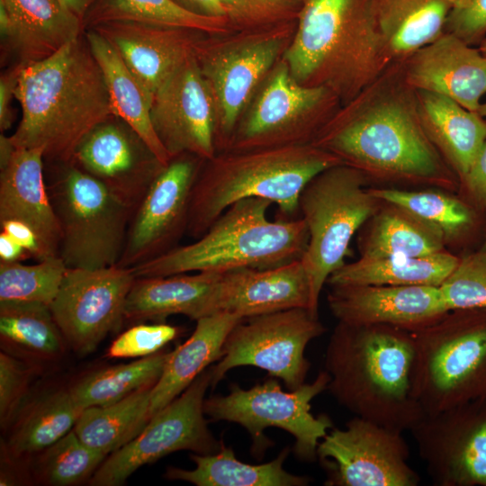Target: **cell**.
I'll list each match as a JSON object with an SVG mask.
<instances>
[{
  "label": "cell",
  "mask_w": 486,
  "mask_h": 486,
  "mask_svg": "<svg viewBox=\"0 0 486 486\" xmlns=\"http://www.w3.org/2000/svg\"><path fill=\"white\" fill-rule=\"evenodd\" d=\"M418 115L433 145L463 179L486 140V122L453 99L418 91Z\"/></svg>",
  "instance_id": "28"
},
{
  "label": "cell",
  "mask_w": 486,
  "mask_h": 486,
  "mask_svg": "<svg viewBox=\"0 0 486 486\" xmlns=\"http://www.w3.org/2000/svg\"><path fill=\"white\" fill-rule=\"evenodd\" d=\"M153 387H142L108 405L84 409L73 430L89 447L111 454L134 439L150 420Z\"/></svg>",
  "instance_id": "35"
},
{
  "label": "cell",
  "mask_w": 486,
  "mask_h": 486,
  "mask_svg": "<svg viewBox=\"0 0 486 486\" xmlns=\"http://www.w3.org/2000/svg\"><path fill=\"white\" fill-rule=\"evenodd\" d=\"M478 112L486 122V103L481 104Z\"/></svg>",
  "instance_id": "57"
},
{
  "label": "cell",
  "mask_w": 486,
  "mask_h": 486,
  "mask_svg": "<svg viewBox=\"0 0 486 486\" xmlns=\"http://www.w3.org/2000/svg\"><path fill=\"white\" fill-rule=\"evenodd\" d=\"M439 289L448 310L486 309V252L460 258Z\"/></svg>",
  "instance_id": "43"
},
{
  "label": "cell",
  "mask_w": 486,
  "mask_h": 486,
  "mask_svg": "<svg viewBox=\"0 0 486 486\" xmlns=\"http://www.w3.org/2000/svg\"><path fill=\"white\" fill-rule=\"evenodd\" d=\"M211 367L178 397L153 415L130 442L109 454L89 479L94 486H119L139 468L180 450L209 454L220 450L208 428L203 403L211 387Z\"/></svg>",
  "instance_id": "13"
},
{
  "label": "cell",
  "mask_w": 486,
  "mask_h": 486,
  "mask_svg": "<svg viewBox=\"0 0 486 486\" xmlns=\"http://www.w3.org/2000/svg\"><path fill=\"white\" fill-rule=\"evenodd\" d=\"M72 13L82 19L94 0H60Z\"/></svg>",
  "instance_id": "54"
},
{
  "label": "cell",
  "mask_w": 486,
  "mask_h": 486,
  "mask_svg": "<svg viewBox=\"0 0 486 486\" xmlns=\"http://www.w3.org/2000/svg\"><path fill=\"white\" fill-rule=\"evenodd\" d=\"M462 180L472 198L486 207V140Z\"/></svg>",
  "instance_id": "49"
},
{
  "label": "cell",
  "mask_w": 486,
  "mask_h": 486,
  "mask_svg": "<svg viewBox=\"0 0 486 486\" xmlns=\"http://www.w3.org/2000/svg\"><path fill=\"white\" fill-rule=\"evenodd\" d=\"M326 332L319 316L294 308L242 319L229 333L221 356L211 367L214 388L232 368L254 366L281 379L288 390L305 382L308 344Z\"/></svg>",
  "instance_id": "11"
},
{
  "label": "cell",
  "mask_w": 486,
  "mask_h": 486,
  "mask_svg": "<svg viewBox=\"0 0 486 486\" xmlns=\"http://www.w3.org/2000/svg\"><path fill=\"white\" fill-rule=\"evenodd\" d=\"M459 259L446 250L418 257H360L335 271L327 284L440 286Z\"/></svg>",
  "instance_id": "34"
},
{
  "label": "cell",
  "mask_w": 486,
  "mask_h": 486,
  "mask_svg": "<svg viewBox=\"0 0 486 486\" xmlns=\"http://www.w3.org/2000/svg\"><path fill=\"white\" fill-rule=\"evenodd\" d=\"M31 258L30 254L5 232L0 233V262H21Z\"/></svg>",
  "instance_id": "51"
},
{
  "label": "cell",
  "mask_w": 486,
  "mask_h": 486,
  "mask_svg": "<svg viewBox=\"0 0 486 486\" xmlns=\"http://www.w3.org/2000/svg\"><path fill=\"white\" fill-rule=\"evenodd\" d=\"M328 381V373L322 370L313 382L288 392L274 379L249 389L231 383L228 394L205 398L203 410L211 420L245 428L251 436L255 456L262 455L272 445L264 430L274 427L294 437L293 451L298 459L313 462L320 442L334 427L328 416L315 417L310 411L312 400L327 390Z\"/></svg>",
  "instance_id": "10"
},
{
  "label": "cell",
  "mask_w": 486,
  "mask_h": 486,
  "mask_svg": "<svg viewBox=\"0 0 486 486\" xmlns=\"http://www.w3.org/2000/svg\"><path fill=\"white\" fill-rule=\"evenodd\" d=\"M10 17L9 41L25 60L44 59L79 38L81 18L60 0H0Z\"/></svg>",
  "instance_id": "30"
},
{
  "label": "cell",
  "mask_w": 486,
  "mask_h": 486,
  "mask_svg": "<svg viewBox=\"0 0 486 486\" xmlns=\"http://www.w3.org/2000/svg\"><path fill=\"white\" fill-rule=\"evenodd\" d=\"M44 160L40 149L16 148L0 169V221L30 226L53 257L59 256L61 229L47 189Z\"/></svg>",
  "instance_id": "25"
},
{
  "label": "cell",
  "mask_w": 486,
  "mask_h": 486,
  "mask_svg": "<svg viewBox=\"0 0 486 486\" xmlns=\"http://www.w3.org/2000/svg\"><path fill=\"white\" fill-rule=\"evenodd\" d=\"M204 161L183 153L162 168L131 214L118 266L133 268L179 246L187 232L192 192Z\"/></svg>",
  "instance_id": "16"
},
{
  "label": "cell",
  "mask_w": 486,
  "mask_h": 486,
  "mask_svg": "<svg viewBox=\"0 0 486 486\" xmlns=\"http://www.w3.org/2000/svg\"><path fill=\"white\" fill-rule=\"evenodd\" d=\"M445 32L469 45L481 43L486 36V0H469L461 7L452 8Z\"/></svg>",
  "instance_id": "47"
},
{
  "label": "cell",
  "mask_w": 486,
  "mask_h": 486,
  "mask_svg": "<svg viewBox=\"0 0 486 486\" xmlns=\"http://www.w3.org/2000/svg\"><path fill=\"white\" fill-rule=\"evenodd\" d=\"M290 447H284L274 460L249 464L238 460L231 447L222 445L214 454L190 455L193 470L168 466L164 477L197 486H306L310 478L288 472L284 464Z\"/></svg>",
  "instance_id": "32"
},
{
  "label": "cell",
  "mask_w": 486,
  "mask_h": 486,
  "mask_svg": "<svg viewBox=\"0 0 486 486\" xmlns=\"http://www.w3.org/2000/svg\"><path fill=\"white\" fill-rule=\"evenodd\" d=\"M479 50L486 56V37L481 42Z\"/></svg>",
  "instance_id": "58"
},
{
  "label": "cell",
  "mask_w": 486,
  "mask_h": 486,
  "mask_svg": "<svg viewBox=\"0 0 486 486\" xmlns=\"http://www.w3.org/2000/svg\"><path fill=\"white\" fill-rule=\"evenodd\" d=\"M170 352L160 350L129 364L93 371L80 377L68 390L83 410L116 402L142 387L155 385Z\"/></svg>",
  "instance_id": "38"
},
{
  "label": "cell",
  "mask_w": 486,
  "mask_h": 486,
  "mask_svg": "<svg viewBox=\"0 0 486 486\" xmlns=\"http://www.w3.org/2000/svg\"><path fill=\"white\" fill-rule=\"evenodd\" d=\"M453 6V8L455 7H461L464 5L469 0H447Z\"/></svg>",
  "instance_id": "56"
},
{
  "label": "cell",
  "mask_w": 486,
  "mask_h": 486,
  "mask_svg": "<svg viewBox=\"0 0 486 486\" xmlns=\"http://www.w3.org/2000/svg\"><path fill=\"white\" fill-rule=\"evenodd\" d=\"M150 115L171 158L189 153L209 160L217 154L215 103L195 50L158 88Z\"/></svg>",
  "instance_id": "19"
},
{
  "label": "cell",
  "mask_w": 486,
  "mask_h": 486,
  "mask_svg": "<svg viewBox=\"0 0 486 486\" xmlns=\"http://www.w3.org/2000/svg\"><path fill=\"white\" fill-rule=\"evenodd\" d=\"M294 308L313 314L310 281L301 259L270 268L220 274L209 315L229 312L244 319Z\"/></svg>",
  "instance_id": "22"
},
{
  "label": "cell",
  "mask_w": 486,
  "mask_h": 486,
  "mask_svg": "<svg viewBox=\"0 0 486 486\" xmlns=\"http://www.w3.org/2000/svg\"><path fill=\"white\" fill-rule=\"evenodd\" d=\"M272 204L261 198L233 203L194 243L133 267L136 277L264 269L301 259L309 241L304 220H271L267 211Z\"/></svg>",
  "instance_id": "6"
},
{
  "label": "cell",
  "mask_w": 486,
  "mask_h": 486,
  "mask_svg": "<svg viewBox=\"0 0 486 486\" xmlns=\"http://www.w3.org/2000/svg\"><path fill=\"white\" fill-rule=\"evenodd\" d=\"M402 431L355 416L320 442L317 459L326 486H418Z\"/></svg>",
  "instance_id": "14"
},
{
  "label": "cell",
  "mask_w": 486,
  "mask_h": 486,
  "mask_svg": "<svg viewBox=\"0 0 486 486\" xmlns=\"http://www.w3.org/2000/svg\"><path fill=\"white\" fill-rule=\"evenodd\" d=\"M359 230L361 258L418 257L445 250L446 241L435 229L389 203Z\"/></svg>",
  "instance_id": "33"
},
{
  "label": "cell",
  "mask_w": 486,
  "mask_h": 486,
  "mask_svg": "<svg viewBox=\"0 0 486 486\" xmlns=\"http://www.w3.org/2000/svg\"><path fill=\"white\" fill-rule=\"evenodd\" d=\"M17 413L7 442L14 457L40 453L70 432L83 409L68 389L40 395Z\"/></svg>",
  "instance_id": "36"
},
{
  "label": "cell",
  "mask_w": 486,
  "mask_h": 486,
  "mask_svg": "<svg viewBox=\"0 0 486 486\" xmlns=\"http://www.w3.org/2000/svg\"><path fill=\"white\" fill-rule=\"evenodd\" d=\"M1 231L5 232L17 241L36 261L50 258L46 254L37 234L27 224L16 220H6L0 221Z\"/></svg>",
  "instance_id": "48"
},
{
  "label": "cell",
  "mask_w": 486,
  "mask_h": 486,
  "mask_svg": "<svg viewBox=\"0 0 486 486\" xmlns=\"http://www.w3.org/2000/svg\"><path fill=\"white\" fill-rule=\"evenodd\" d=\"M436 486H486V398L425 414L410 429Z\"/></svg>",
  "instance_id": "17"
},
{
  "label": "cell",
  "mask_w": 486,
  "mask_h": 486,
  "mask_svg": "<svg viewBox=\"0 0 486 486\" xmlns=\"http://www.w3.org/2000/svg\"><path fill=\"white\" fill-rule=\"evenodd\" d=\"M453 6L447 0H374L389 57H410L441 36Z\"/></svg>",
  "instance_id": "31"
},
{
  "label": "cell",
  "mask_w": 486,
  "mask_h": 486,
  "mask_svg": "<svg viewBox=\"0 0 486 486\" xmlns=\"http://www.w3.org/2000/svg\"><path fill=\"white\" fill-rule=\"evenodd\" d=\"M67 269L60 256L34 265L0 262V302H32L50 306Z\"/></svg>",
  "instance_id": "41"
},
{
  "label": "cell",
  "mask_w": 486,
  "mask_h": 486,
  "mask_svg": "<svg viewBox=\"0 0 486 486\" xmlns=\"http://www.w3.org/2000/svg\"><path fill=\"white\" fill-rule=\"evenodd\" d=\"M483 251H485V252H486V242H485V246H484V250H483Z\"/></svg>",
  "instance_id": "59"
},
{
  "label": "cell",
  "mask_w": 486,
  "mask_h": 486,
  "mask_svg": "<svg viewBox=\"0 0 486 486\" xmlns=\"http://www.w3.org/2000/svg\"><path fill=\"white\" fill-rule=\"evenodd\" d=\"M86 40L102 69L113 116L122 119L156 158L163 165H167L171 158L151 121L152 97L105 37L91 30L86 32Z\"/></svg>",
  "instance_id": "29"
},
{
  "label": "cell",
  "mask_w": 486,
  "mask_h": 486,
  "mask_svg": "<svg viewBox=\"0 0 486 486\" xmlns=\"http://www.w3.org/2000/svg\"><path fill=\"white\" fill-rule=\"evenodd\" d=\"M328 90L300 83L282 58L257 88L226 150L311 143L316 132L310 118Z\"/></svg>",
  "instance_id": "18"
},
{
  "label": "cell",
  "mask_w": 486,
  "mask_h": 486,
  "mask_svg": "<svg viewBox=\"0 0 486 486\" xmlns=\"http://www.w3.org/2000/svg\"><path fill=\"white\" fill-rule=\"evenodd\" d=\"M311 144L368 178L452 189L454 179L418 115L397 97H382L318 130Z\"/></svg>",
  "instance_id": "5"
},
{
  "label": "cell",
  "mask_w": 486,
  "mask_h": 486,
  "mask_svg": "<svg viewBox=\"0 0 486 486\" xmlns=\"http://www.w3.org/2000/svg\"><path fill=\"white\" fill-rule=\"evenodd\" d=\"M32 372L10 353H0V422L6 427L22 408Z\"/></svg>",
  "instance_id": "45"
},
{
  "label": "cell",
  "mask_w": 486,
  "mask_h": 486,
  "mask_svg": "<svg viewBox=\"0 0 486 486\" xmlns=\"http://www.w3.org/2000/svg\"><path fill=\"white\" fill-rule=\"evenodd\" d=\"M14 96L22 119L13 144L40 149L52 163H71L83 139L113 116L102 69L79 38L22 65Z\"/></svg>",
  "instance_id": "1"
},
{
  "label": "cell",
  "mask_w": 486,
  "mask_h": 486,
  "mask_svg": "<svg viewBox=\"0 0 486 486\" xmlns=\"http://www.w3.org/2000/svg\"><path fill=\"white\" fill-rule=\"evenodd\" d=\"M16 147L13 144L10 136L0 135V169L6 166L11 159Z\"/></svg>",
  "instance_id": "53"
},
{
  "label": "cell",
  "mask_w": 486,
  "mask_h": 486,
  "mask_svg": "<svg viewBox=\"0 0 486 486\" xmlns=\"http://www.w3.org/2000/svg\"><path fill=\"white\" fill-rule=\"evenodd\" d=\"M360 170L338 164L314 176L299 198L309 241L301 261L311 292V310L318 316L320 292L329 276L345 263L353 237L381 208Z\"/></svg>",
  "instance_id": "8"
},
{
  "label": "cell",
  "mask_w": 486,
  "mask_h": 486,
  "mask_svg": "<svg viewBox=\"0 0 486 486\" xmlns=\"http://www.w3.org/2000/svg\"><path fill=\"white\" fill-rule=\"evenodd\" d=\"M241 320L232 313L217 312L196 320L189 338L170 352L152 389L150 417L178 397L209 365L219 361L227 336Z\"/></svg>",
  "instance_id": "27"
},
{
  "label": "cell",
  "mask_w": 486,
  "mask_h": 486,
  "mask_svg": "<svg viewBox=\"0 0 486 486\" xmlns=\"http://www.w3.org/2000/svg\"><path fill=\"white\" fill-rule=\"evenodd\" d=\"M220 276L218 273L197 272L136 277L127 297L124 320L161 322L175 314L197 320L209 316L212 296Z\"/></svg>",
  "instance_id": "26"
},
{
  "label": "cell",
  "mask_w": 486,
  "mask_h": 486,
  "mask_svg": "<svg viewBox=\"0 0 486 486\" xmlns=\"http://www.w3.org/2000/svg\"><path fill=\"white\" fill-rule=\"evenodd\" d=\"M0 33L2 40H9L11 34V21L4 4L0 2Z\"/></svg>",
  "instance_id": "55"
},
{
  "label": "cell",
  "mask_w": 486,
  "mask_h": 486,
  "mask_svg": "<svg viewBox=\"0 0 486 486\" xmlns=\"http://www.w3.org/2000/svg\"><path fill=\"white\" fill-rule=\"evenodd\" d=\"M135 279L132 268L118 265L68 267L50 308L67 345L76 354L93 353L109 334L121 328Z\"/></svg>",
  "instance_id": "15"
},
{
  "label": "cell",
  "mask_w": 486,
  "mask_h": 486,
  "mask_svg": "<svg viewBox=\"0 0 486 486\" xmlns=\"http://www.w3.org/2000/svg\"><path fill=\"white\" fill-rule=\"evenodd\" d=\"M184 8L206 16L224 18L225 12L220 0H174Z\"/></svg>",
  "instance_id": "52"
},
{
  "label": "cell",
  "mask_w": 486,
  "mask_h": 486,
  "mask_svg": "<svg viewBox=\"0 0 486 486\" xmlns=\"http://www.w3.org/2000/svg\"><path fill=\"white\" fill-rule=\"evenodd\" d=\"M370 192L382 202L398 206L432 227L446 242L467 231L474 221L464 202L438 190L370 187Z\"/></svg>",
  "instance_id": "39"
},
{
  "label": "cell",
  "mask_w": 486,
  "mask_h": 486,
  "mask_svg": "<svg viewBox=\"0 0 486 486\" xmlns=\"http://www.w3.org/2000/svg\"><path fill=\"white\" fill-rule=\"evenodd\" d=\"M0 338L6 348L40 359L63 352L67 344L49 305L0 302Z\"/></svg>",
  "instance_id": "37"
},
{
  "label": "cell",
  "mask_w": 486,
  "mask_h": 486,
  "mask_svg": "<svg viewBox=\"0 0 486 486\" xmlns=\"http://www.w3.org/2000/svg\"><path fill=\"white\" fill-rule=\"evenodd\" d=\"M406 78L418 91L445 95L478 112L486 94V56L445 32L410 56Z\"/></svg>",
  "instance_id": "23"
},
{
  "label": "cell",
  "mask_w": 486,
  "mask_h": 486,
  "mask_svg": "<svg viewBox=\"0 0 486 486\" xmlns=\"http://www.w3.org/2000/svg\"><path fill=\"white\" fill-rule=\"evenodd\" d=\"M94 20L97 23L138 22L209 33L223 32L228 21L192 12L174 0H101Z\"/></svg>",
  "instance_id": "40"
},
{
  "label": "cell",
  "mask_w": 486,
  "mask_h": 486,
  "mask_svg": "<svg viewBox=\"0 0 486 486\" xmlns=\"http://www.w3.org/2000/svg\"><path fill=\"white\" fill-rule=\"evenodd\" d=\"M302 0H220L229 21L252 24L271 21L295 8Z\"/></svg>",
  "instance_id": "46"
},
{
  "label": "cell",
  "mask_w": 486,
  "mask_h": 486,
  "mask_svg": "<svg viewBox=\"0 0 486 486\" xmlns=\"http://www.w3.org/2000/svg\"><path fill=\"white\" fill-rule=\"evenodd\" d=\"M22 65L4 74L0 78V130H7L13 122V114L10 104L15 98L14 92L18 84L19 74Z\"/></svg>",
  "instance_id": "50"
},
{
  "label": "cell",
  "mask_w": 486,
  "mask_h": 486,
  "mask_svg": "<svg viewBox=\"0 0 486 486\" xmlns=\"http://www.w3.org/2000/svg\"><path fill=\"white\" fill-rule=\"evenodd\" d=\"M47 189L61 229L59 256L68 268L118 265L132 211L73 163H55Z\"/></svg>",
  "instance_id": "9"
},
{
  "label": "cell",
  "mask_w": 486,
  "mask_h": 486,
  "mask_svg": "<svg viewBox=\"0 0 486 486\" xmlns=\"http://www.w3.org/2000/svg\"><path fill=\"white\" fill-rule=\"evenodd\" d=\"M180 333L179 328L158 322L137 324L122 333L109 346V358L145 357L156 354Z\"/></svg>",
  "instance_id": "44"
},
{
  "label": "cell",
  "mask_w": 486,
  "mask_h": 486,
  "mask_svg": "<svg viewBox=\"0 0 486 486\" xmlns=\"http://www.w3.org/2000/svg\"><path fill=\"white\" fill-rule=\"evenodd\" d=\"M288 31L237 36L206 44L195 55L216 108L217 153L227 149L236 127L266 76L292 39Z\"/></svg>",
  "instance_id": "12"
},
{
  "label": "cell",
  "mask_w": 486,
  "mask_h": 486,
  "mask_svg": "<svg viewBox=\"0 0 486 486\" xmlns=\"http://www.w3.org/2000/svg\"><path fill=\"white\" fill-rule=\"evenodd\" d=\"M94 30L115 48L152 99L199 41L190 36L194 31L138 22H102Z\"/></svg>",
  "instance_id": "24"
},
{
  "label": "cell",
  "mask_w": 486,
  "mask_h": 486,
  "mask_svg": "<svg viewBox=\"0 0 486 486\" xmlns=\"http://www.w3.org/2000/svg\"><path fill=\"white\" fill-rule=\"evenodd\" d=\"M413 332L338 322L328 339L327 390L355 416L404 432L425 415L414 394Z\"/></svg>",
  "instance_id": "2"
},
{
  "label": "cell",
  "mask_w": 486,
  "mask_h": 486,
  "mask_svg": "<svg viewBox=\"0 0 486 486\" xmlns=\"http://www.w3.org/2000/svg\"><path fill=\"white\" fill-rule=\"evenodd\" d=\"M71 163L99 181L132 212L165 166L127 124L110 119L83 139Z\"/></svg>",
  "instance_id": "20"
},
{
  "label": "cell",
  "mask_w": 486,
  "mask_h": 486,
  "mask_svg": "<svg viewBox=\"0 0 486 486\" xmlns=\"http://www.w3.org/2000/svg\"><path fill=\"white\" fill-rule=\"evenodd\" d=\"M300 83L352 96L374 82L390 57L374 0H302L299 21L282 58Z\"/></svg>",
  "instance_id": "4"
},
{
  "label": "cell",
  "mask_w": 486,
  "mask_h": 486,
  "mask_svg": "<svg viewBox=\"0 0 486 486\" xmlns=\"http://www.w3.org/2000/svg\"><path fill=\"white\" fill-rule=\"evenodd\" d=\"M329 286L327 295L328 308L338 322L348 325H387L414 331L448 311L439 286Z\"/></svg>",
  "instance_id": "21"
},
{
  "label": "cell",
  "mask_w": 486,
  "mask_h": 486,
  "mask_svg": "<svg viewBox=\"0 0 486 486\" xmlns=\"http://www.w3.org/2000/svg\"><path fill=\"white\" fill-rule=\"evenodd\" d=\"M414 394L425 414L486 398V309H457L416 329Z\"/></svg>",
  "instance_id": "7"
},
{
  "label": "cell",
  "mask_w": 486,
  "mask_h": 486,
  "mask_svg": "<svg viewBox=\"0 0 486 486\" xmlns=\"http://www.w3.org/2000/svg\"><path fill=\"white\" fill-rule=\"evenodd\" d=\"M40 453L39 474L45 482L56 486L90 479L108 456L83 443L73 429Z\"/></svg>",
  "instance_id": "42"
},
{
  "label": "cell",
  "mask_w": 486,
  "mask_h": 486,
  "mask_svg": "<svg viewBox=\"0 0 486 486\" xmlns=\"http://www.w3.org/2000/svg\"><path fill=\"white\" fill-rule=\"evenodd\" d=\"M338 164V157L311 143L217 153L203 162L194 183L186 234L197 239L230 205L247 198L268 200L281 217L294 218L306 184Z\"/></svg>",
  "instance_id": "3"
}]
</instances>
